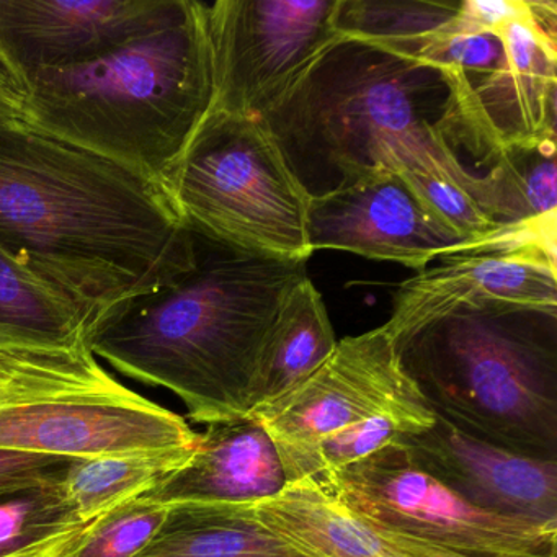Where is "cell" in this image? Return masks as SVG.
Masks as SVG:
<instances>
[{
    "label": "cell",
    "mask_w": 557,
    "mask_h": 557,
    "mask_svg": "<svg viewBox=\"0 0 557 557\" xmlns=\"http://www.w3.org/2000/svg\"><path fill=\"white\" fill-rule=\"evenodd\" d=\"M0 249L66 296L90 337L190 272L197 237L158 185L17 123L0 129Z\"/></svg>",
    "instance_id": "obj_1"
},
{
    "label": "cell",
    "mask_w": 557,
    "mask_h": 557,
    "mask_svg": "<svg viewBox=\"0 0 557 557\" xmlns=\"http://www.w3.org/2000/svg\"><path fill=\"white\" fill-rule=\"evenodd\" d=\"M257 120L309 198L381 171L423 172L494 218L491 161L438 64L341 35Z\"/></svg>",
    "instance_id": "obj_2"
},
{
    "label": "cell",
    "mask_w": 557,
    "mask_h": 557,
    "mask_svg": "<svg viewBox=\"0 0 557 557\" xmlns=\"http://www.w3.org/2000/svg\"><path fill=\"white\" fill-rule=\"evenodd\" d=\"M197 237V260L90 335L94 357L123 376L171 391L194 422L250 413L270 329L308 260L243 252Z\"/></svg>",
    "instance_id": "obj_3"
},
{
    "label": "cell",
    "mask_w": 557,
    "mask_h": 557,
    "mask_svg": "<svg viewBox=\"0 0 557 557\" xmlns=\"http://www.w3.org/2000/svg\"><path fill=\"white\" fill-rule=\"evenodd\" d=\"M25 123L103 156L158 185L169 182L213 103L207 4L107 57L35 76Z\"/></svg>",
    "instance_id": "obj_4"
},
{
    "label": "cell",
    "mask_w": 557,
    "mask_h": 557,
    "mask_svg": "<svg viewBox=\"0 0 557 557\" xmlns=\"http://www.w3.org/2000/svg\"><path fill=\"white\" fill-rule=\"evenodd\" d=\"M396 345L436 417L502 448L557 461V308L458 309Z\"/></svg>",
    "instance_id": "obj_5"
},
{
    "label": "cell",
    "mask_w": 557,
    "mask_h": 557,
    "mask_svg": "<svg viewBox=\"0 0 557 557\" xmlns=\"http://www.w3.org/2000/svg\"><path fill=\"white\" fill-rule=\"evenodd\" d=\"M168 197L195 234L243 252L309 260V197L265 126L210 112L169 182Z\"/></svg>",
    "instance_id": "obj_6"
},
{
    "label": "cell",
    "mask_w": 557,
    "mask_h": 557,
    "mask_svg": "<svg viewBox=\"0 0 557 557\" xmlns=\"http://www.w3.org/2000/svg\"><path fill=\"white\" fill-rule=\"evenodd\" d=\"M312 479L374 530L471 557H557V528L469 504L413 465L397 443Z\"/></svg>",
    "instance_id": "obj_7"
},
{
    "label": "cell",
    "mask_w": 557,
    "mask_h": 557,
    "mask_svg": "<svg viewBox=\"0 0 557 557\" xmlns=\"http://www.w3.org/2000/svg\"><path fill=\"white\" fill-rule=\"evenodd\" d=\"M429 406L399 360L386 329L338 341L334 354L295 389L250 416L269 433L286 481L314 475L322 443L374 413Z\"/></svg>",
    "instance_id": "obj_8"
},
{
    "label": "cell",
    "mask_w": 557,
    "mask_h": 557,
    "mask_svg": "<svg viewBox=\"0 0 557 557\" xmlns=\"http://www.w3.org/2000/svg\"><path fill=\"white\" fill-rule=\"evenodd\" d=\"M337 0H218L207 4L213 64L210 112L257 116L341 34Z\"/></svg>",
    "instance_id": "obj_9"
},
{
    "label": "cell",
    "mask_w": 557,
    "mask_h": 557,
    "mask_svg": "<svg viewBox=\"0 0 557 557\" xmlns=\"http://www.w3.org/2000/svg\"><path fill=\"white\" fill-rule=\"evenodd\" d=\"M198 433L177 413L113 376L0 404V449L71 459L194 453Z\"/></svg>",
    "instance_id": "obj_10"
},
{
    "label": "cell",
    "mask_w": 557,
    "mask_h": 557,
    "mask_svg": "<svg viewBox=\"0 0 557 557\" xmlns=\"http://www.w3.org/2000/svg\"><path fill=\"white\" fill-rule=\"evenodd\" d=\"M436 262L394 293L393 314L383 325L394 341L458 309L557 308L556 240L533 231L511 230Z\"/></svg>",
    "instance_id": "obj_11"
},
{
    "label": "cell",
    "mask_w": 557,
    "mask_h": 557,
    "mask_svg": "<svg viewBox=\"0 0 557 557\" xmlns=\"http://www.w3.org/2000/svg\"><path fill=\"white\" fill-rule=\"evenodd\" d=\"M187 0H0V70L24 96L35 76L107 57L174 21Z\"/></svg>",
    "instance_id": "obj_12"
},
{
    "label": "cell",
    "mask_w": 557,
    "mask_h": 557,
    "mask_svg": "<svg viewBox=\"0 0 557 557\" xmlns=\"http://www.w3.org/2000/svg\"><path fill=\"white\" fill-rule=\"evenodd\" d=\"M557 4L527 0L498 25L504 53L491 74L462 90L466 116L491 164L505 151L556 139Z\"/></svg>",
    "instance_id": "obj_13"
},
{
    "label": "cell",
    "mask_w": 557,
    "mask_h": 557,
    "mask_svg": "<svg viewBox=\"0 0 557 557\" xmlns=\"http://www.w3.org/2000/svg\"><path fill=\"white\" fill-rule=\"evenodd\" d=\"M315 250H341L422 272L430 262L474 247L436 223L396 172L381 171L324 197L309 198Z\"/></svg>",
    "instance_id": "obj_14"
},
{
    "label": "cell",
    "mask_w": 557,
    "mask_h": 557,
    "mask_svg": "<svg viewBox=\"0 0 557 557\" xmlns=\"http://www.w3.org/2000/svg\"><path fill=\"white\" fill-rule=\"evenodd\" d=\"M397 445L413 465L469 504L515 520L557 528V461L475 438L435 416Z\"/></svg>",
    "instance_id": "obj_15"
},
{
    "label": "cell",
    "mask_w": 557,
    "mask_h": 557,
    "mask_svg": "<svg viewBox=\"0 0 557 557\" xmlns=\"http://www.w3.org/2000/svg\"><path fill=\"white\" fill-rule=\"evenodd\" d=\"M282 459L272 438L252 417L210 423L197 448L177 471L141 497L159 504L252 505L285 485Z\"/></svg>",
    "instance_id": "obj_16"
},
{
    "label": "cell",
    "mask_w": 557,
    "mask_h": 557,
    "mask_svg": "<svg viewBox=\"0 0 557 557\" xmlns=\"http://www.w3.org/2000/svg\"><path fill=\"white\" fill-rule=\"evenodd\" d=\"M250 510L263 527L308 557H400L371 524L338 504L314 479L288 482Z\"/></svg>",
    "instance_id": "obj_17"
},
{
    "label": "cell",
    "mask_w": 557,
    "mask_h": 557,
    "mask_svg": "<svg viewBox=\"0 0 557 557\" xmlns=\"http://www.w3.org/2000/svg\"><path fill=\"white\" fill-rule=\"evenodd\" d=\"M337 344L324 299L305 276L288 293L270 329L250 394V413L308 380Z\"/></svg>",
    "instance_id": "obj_18"
},
{
    "label": "cell",
    "mask_w": 557,
    "mask_h": 557,
    "mask_svg": "<svg viewBox=\"0 0 557 557\" xmlns=\"http://www.w3.org/2000/svg\"><path fill=\"white\" fill-rule=\"evenodd\" d=\"M252 505H171L136 557H308L263 527Z\"/></svg>",
    "instance_id": "obj_19"
},
{
    "label": "cell",
    "mask_w": 557,
    "mask_h": 557,
    "mask_svg": "<svg viewBox=\"0 0 557 557\" xmlns=\"http://www.w3.org/2000/svg\"><path fill=\"white\" fill-rule=\"evenodd\" d=\"M87 337L83 312L0 249V344L76 345Z\"/></svg>",
    "instance_id": "obj_20"
},
{
    "label": "cell",
    "mask_w": 557,
    "mask_h": 557,
    "mask_svg": "<svg viewBox=\"0 0 557 557\" xmlns=\"http://www.w3.org/2000/svg\"><path fill=\"white\" fill-rule=\"evenodd\" d=\"M487 177L497 223L556 240V139L508 149L491 165Z\"/></svg>",
    "instance_id": "obj_21"
},
{
    "label": "cell",
    "mask_w": 557,
    "mask_h": 557,
    "mask_svg": "<svg viewBox=\"0 0 557 557\" xmlns=\"http://www.w3.org/2000/svg\"><path fill=\"white\" fill-rule=\"evenodd\" d=\"M90 523L60 484L9 492L0 495V557H67Z\"/></svg>",
    "instance_id": "obj_22"
},
{
    "label": "cell",
    "mask_w": 557,
    "mask_h": 557,
    "mask_svg": "<svg viewBox=\"0 0 557 557\" xmlns=\"http://www.w3.org/2000/svg\"><path fill=\"white\" fill-rule=\"evenodd\" d=\"M191 455L164 453L74 459L60 485L79 517L94 521L151 491L165 475L182 468Z\"/></svg>",
    "instance_id": "obj_23"
},
{
    "label": "cell",
    "mask_w": 557,
    "mask_h": 557,
    "mask_svg": "<svg viewBox=\"0 0 557 557\" xmlns=\"http://www.w3.org/2000/svg\"><path fill=\"white\" fill-rule=\"evenodd\" d=\"M459 2L337 0L335 30L389 50L419 57L420 51L458 14Z\"/></svg>",
    "instance_id": "obj_24"
},
{
    "label": "cell",
    "mask_w": 557,
    "mask_h": 557,
    "mask_svg": "<svg viewBox=\"0 0 557 557\" xmlns=\"http://www.w3.org/2000/svg\"><path fill=\"white\" fill-rule=\"evenodd\" d=\"M435 422L429 406L374 413L329 436L318 449L314 475L361 461L410 433L422 432ZM311 478V479H312Z\"/></svg>",
    "instance_id": "obj_25"
},
{
    "label": "cell",
    "mask_w": 557,
    "mask_h": 557,
    "mask_svg": "<svg viewBox=\"0 0 557 557\" xmlns=\"http://www.w3.org/2000/svg\"><path fill=\"white\" fill-rule=\"evenodd\" d=\"M169 505L136 497L90 523L67 557H136L164 523Z\"/></svg>",
    "instance_id": "obj_26"
},
{
    "label": "cell",
    "mask_w": 557,
    "mask_h": 557,
    "mask_svg": "<svg viewBox=\"0 0 557 557\" xmlns=\"http://www.w3.org/2000/svg\"><path fill=\"white\" fill-rule=\"evenodd\" d=\"M396 174L406 182L423 210L436 223L472 246L491 243L508 231L521 230L502 226L482 210L471 195L442 178L412 171H400Z\"/></svg>",
    "instance_id": "obj_27"
},
{
    "label": "cell",
    "mask_w": 557,
    "mask_h": 557,
    "mask_svg": "<svg viewBox=\"0 0 557 557\" xmlns=\"http://www.w3.org/2000/svg\"><path fill=\"white\" fill-rule=\"evenodd\" d=\"M64 374L66 358L53 345L0 344V404L53 393Z\"/></svg>",
    "instance_id": "obj_28"
},
{
    "label": "cell",
    "mask_w": 557,
    "mask_h": 557,
    "mask_svg": "<svg viewBox=\"0 0 557 557\" xmlns=\"http://www.w3.org/2000/svg\"><path fill=\"white\" fill-rule=\"evenodd\" d=\"M74 459L0 449V495L63 482Z\"/></svg>",
    "instance_id": "obj_29"
},
{
    "label": "cell",
    "mask_w": 557,
    "mask_h": 557,
    "mask_svg": "<svg viewBox=\"0 0 557 557\" xmlns=\"http://www.w3.org/2000/svg\"><path fill=\"white\" fill-rule=\"evenodd\" d=\"M400 557H471L436 544L425 543L416 537L403 536V534L389 533V531L376 530Z\"/></svg>",
    "instance_id": "obj_30"
},
{
    "label": "cell",
    "mask_w": 557,
    "mask_h": 557,
    "mask_svg": "<svg viewBox=\"0 0 557 557\" xmlns=\"http://www.w3.org/2000/svg\"><path fill=\"white\" fill-rule=\"evenodd\" d=\"M17 123H25L24 96L0 70V129Z\"/></svg>",
    "instance_id": "obj_31"
}]
</instances>
